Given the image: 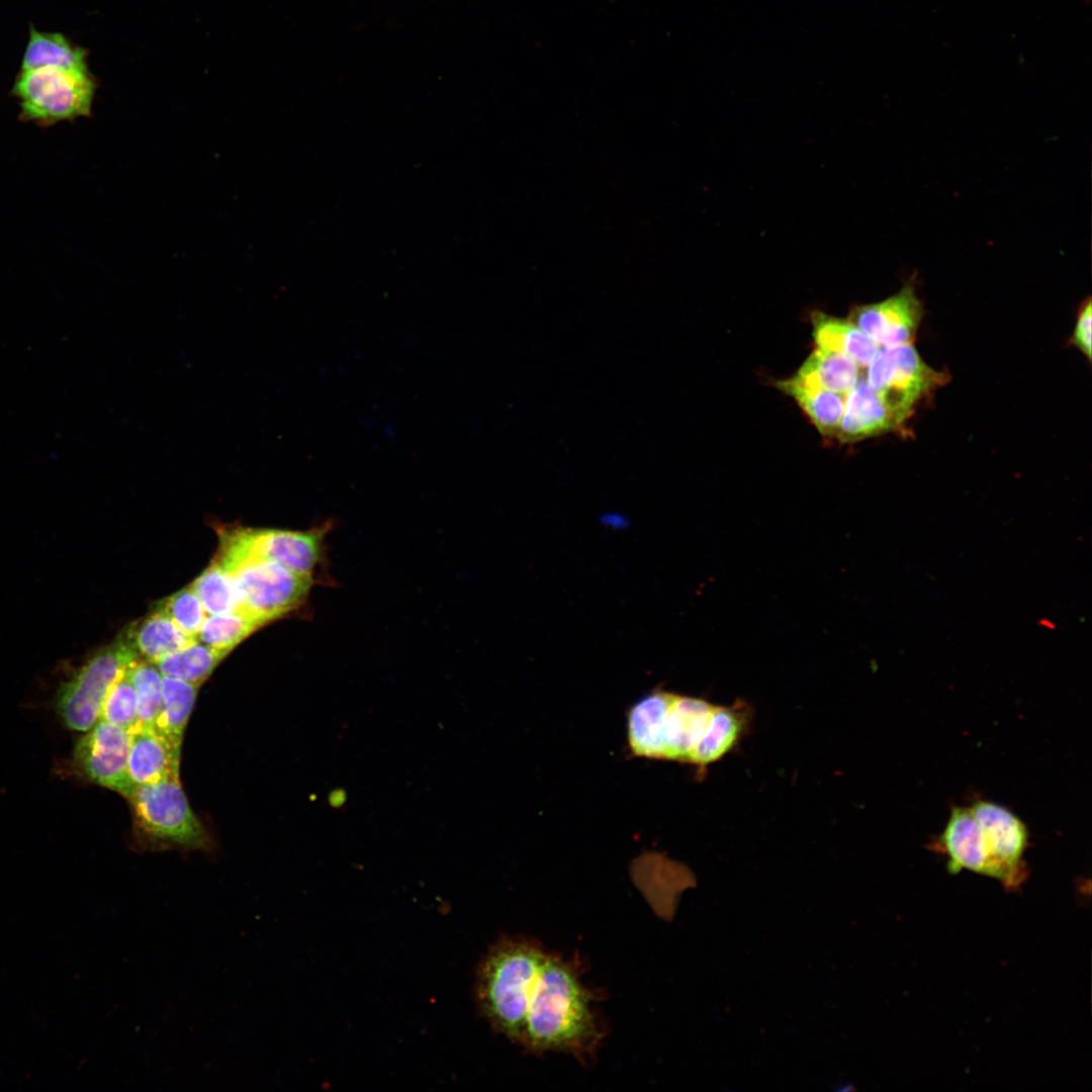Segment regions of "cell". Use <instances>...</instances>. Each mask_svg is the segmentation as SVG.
Returning <instances> with one entry per match:
<instances>
[{"instance_id": "obj_25", "label": "cell", "mask_w": 1092, "mask_h": 1092, "mask_svg": "<svg viewBox=\"0 0 1092 1092\" xmlns=\"http://www.w3.org/2000/svg\"><path fill=\"white\" fill-rule=\"evenodd\" d=\"M207 615L243 611L234 576L215 560L190 584Z\"/></svg>"}, {"instance_id": "obj_2", "label": "cell", "mask_w": 1092, "mask_h": 1092, "mask_svg": "<svg viewBox=\"0 0 1092 1092\" xmlns=\"http://www.w3.org/2000/svg\"><path fill=\"white\" fill-rule=\"evenodd\" d=\"M547 954L523 939H504L480 965L477 1002L490 1024L520 1043L530 999Z\"/></svg>"}, {"instance_id": "obj_14", "label": "cell", "mask_w": 1092, "mask_h": 1092, "mask_svg": "<svg viewBox=\"0 0 1092 1092\" xmlns=\"http://www.w3.org/2000/svg\"><path fill=\"white\" fill-rule=\"evenodd\" d=\"M129 733L127 775L134 787L179 777L181 747L154 727H138Z\"/></svg>"}, {"instance_id": "obj_3", "label": "cell", "mask_w": 1092, "mask_h": 1092, "mask_svg": "<svg viewBox=\"0 0 1092 1092\" xmlns=\"http://www.w3.org/2000/svg\"><path fill=\"white\" fill-rule=\"evenodd\" d=\"M333 526L328 520L305 531L225 529L219 533L220 544L214 560L231 570L246 558L260 557L275 561L314 583L331 585L326 542Z\"/></svg>"}, {"instance_id": "obj_16", "label": "cell", "mask_w": 1092, "mask_h": 1092, "mask_svg": "<svg viewBox=\"0 0 1092 1092\" xmlns=\"http://www.w3.org/2000/svg\"><path fill=\"white\" fill-rule=\"evenodd\" d=\"M898 426V422L867 380L858 379L845 395L844 411L837 429L840 439L855 441Z\"/></svg>"}, {"instance_id": "obj_22", "label": "cell", "mask_w": 1092, "mask_h": 1092, "mask_svg": "<svg viewBox=\"0 0 1092 1092\" xmlns=\"http://www.w3.org/2000/svg\"><path fill=\"white\" fill-rule=\"evenodd\" d=\"M823 435L836 432L844 411L845 396L825 389L807 386L793 377L778 382Z\"/></svg>"}, {"instance_id": "obj_10", "label": "cell", "mask_w": 1092, "mask_h": 1092, "mask_svg": "<svg viewBox=\"0 0 1092 1092\" xmlns=\"http://www.w3.org/2000/svg\"><path fill=\"white\" fill-rule=\"evenodd\" d=\"M979 822L991 858L992 878L1005 888L1015 890L1026 877L1023 854L1028 844V831L1020 818L1007 808L990 801L978 800L970 807Z\"/></svg>"}, {"instance_id": "obj_18", "label": "cell", "mask_w": 1092, "mask_h": 1092, "mask_svg": "<svg viewBox=\"0 0 1092 1092\" xmlns=\"http://www.w3.org/2000/svg\"><path fill=\"white\" fill-rule=\"evenodd\" d=\"M811 323L817 347L847 356L857 366H868L880 349V346L851 321L816 310L811 314Z\"/></svg>"}, {"instance_id": "obj_8", "label": "cell", "mask_w": 1092, "mask_h": 1092, "mask_svg": "<svg viewBox=\"0 0 1092 1092\" xmlns=\"http://www.w3.org/2000/svg\"><path fill=\"white\" fill-rule=\"evenodd\" d=\"M945 379L907 343L880 347L868 365L866 380L900 425L917 401Z\"/></svg>"}, {"instance_id": "obj_26", "label": "cell", "mask_w": 1092, "mask_h": 1092, "mask_svg": "<svg viewBox=\"0 0 1092 1092\" xmlns=\"http://www.w3.org/2000/svg\"><path fill=\"white\" fill-rule=\"evenodd\" d=\"M263 624L244 611L207 615L197 640L216 649L233 650Z\"/></svg>"}, {"instance_id": "obj_24", "label": "cell", "mask_w": 1092, "mask_h": 1092, "mask_svg": "<svg viewBox=\"0 0 1092 1092\" xmlns=\"http://www.w3.org/2000/svg\"><path fill=\"white\" fill-rule=\"evenodd\" d=\"M230 653L198 640L155 662L161 673L200 686Z\"/></svg>"}, {"instance_id": "obj_27", "label": "cell", "mask_w": 1092, "mask_h": 1092, "mask_svg": "<svg viewBox=\"0 0 1092 1092\" xmlns=\"http://www.w3.org/2000/svg\"><path fill=\"white\" fill-rule=\"evenodd\" d=\"M126 671L138 700V721L134 728L154 727L162 707L163 674L155 663L146 660L132 662Z\"/></svg>"}, {"instance_id": "obj_23", "label": "cell", "mask_w": 1092, "mask_h": 1092, "mask_svg": "<svg viewBox=\"0 0 1092 1092\" xmlns=\"http://www.w3.org/2000/svg\"><path fill=\"white\" fill-rule=\"evenodd\" d=\"M197 690L196 685L163 675L162 707L154 728L179 747H181L184 730L195 703Z\"/></svg>"}, {"instance_id": "obj_13", "label": "cell", "mask_w": 1092, "mask_h": 1092, "mask_svg": "<svg viewBox=\"0 0 1092 1092\" xmlns=\"http://www.w3.org/2000/svg\"><path fill=\"white\" fill-rule=\"evenodd\" d=\"M938 842L945 852L947 870H968L991 877L990 853L983 830L970 808L953 807Z\"/></svg>"}, {"instance_id": "obj_6", "label": "cell", "mask_w": 1092, "mask_h": 1092, "mask_svg": "<svg viewBox=\"0 0 1092 1092\" xmlns=\"http://www.w3.org/2000/svg\"><path fill=\"white\" fill-rule=\"evenodd\" d=\"M126 799L139 829L150 839L191 849L207 844V832L193 813L179 777L136 786Z\"/></svg>"}, {"instance_id": "obj_30", "label": "cell", "mask_w": 1092, "mask_h": 1092, "mask_svg": "<svg viewBox=\"0 0 1092 1092\" xmlns=\"http://www.w3.org/2000/svg\"><path fill=\"white\" fill-rule=\"evenodd\" d=\"M1092 306L1091 300L1088 298L1079 314L1076 322L1072 341L1074 345L1087 357H1091V318H1092Z\"/></svg>"}, {"instance_id": "obj_1", "label": "cell", "mask_w": 1092, "mask_h": 1092, "mask_svg": "<svg viewBox=\"0 0 1092 1092\" xmlns=\"http://www.w3.org/2000/svg\"><path fill=\"white\" fill-rule=\"evenodd\" d=\"M592 993L574 964L548 956L534 986L520 1043L534 1052L583 1057L602 1037L590 1009Z\"/></svg>"}, {"instance_id": "obj_5", "label": "cell", "mask_w": 1092, "mask_h": 1092, "mask_svg": "<svg viewBox=\"0 0 1092 1092\" xmlns=\"http://www.w3.org/2000/svg\"><path fill=\"white\" fill-rule=\"evenodd\" d=\"M136 660L121 635L90 656L59 689L57 712L64 724L77 732L94 726L114 680Z\"/></svg>"}, {"instance_id": "obj_4", "label": "cell", "mask_w": 1092, "mask_h": 1092, "mask_svg": "<svg viewBox=\"0 0 1092 1092\" xmlns=\"http://www.w3.org/2000/svg\"><path fill=\"white\" fill-rule=\"evenodd\" d=\"M95 89L88 69L43 67L21 70L12 93L23 120L49 125L89 115Z\"/></svg>"}, {"instance_id": "obj_7", "label": "cell", "mask_w": 1092, "mask_h": 1092, "mask_svg": "<svg viewBox=\"0 0 1092 1092\" xmlns=\"http://www.w3.org/2000/svg\"><path fill=\"white\" fill-rule=\"evenodd\" d=\"M229 572L239 587L243 611L263 625L303 607L315 584L275 561L260 557L246 558Z\"/></svg>"}, {"instance_id": "obj_20", "label": "cell", "mask_w": 1092, "mask_h": 1092, "mask_svg": "<svg viewBox=\"0 0 1092 1092\" xmlns=\"http://www.w3.org/2000/svg\"><path fill=\"white\" fill-rule=\"evenodd\" d=\"M807 386L846 395L859 379L857 364L847 356L816 347L795 376Z\"/></svg>"}, {"instance_id": "obj_12", "label": "cell", "mask_w": 1092, "mask_h": 1092, "mask_svg": "<svg viewBox=\"0 0 1092 1092\" xmlns=\"http://www.w3.org/2000/svg\"><path fill=\"white\" fill-rule=\"evenodd\" d=\"M714 706L701 698L671 694L660 724L661 760L689 762Z\"/></svg>"}, {"instance_id": "obj_15", "label": "cell", "mask_w": 1092, "mask_h": 1092, "mask_svg": "<svg viewBox=\"0 0 1092 1092\" xmlns=\"http://www.w3.org/2000/svg\"><path fill=\"white\" fill-rule=\"evenodd\" d=\"M752 718L751 707L737 700L730 706L715 705L689 762L705 768L721 759L740 741Z\"/></svg>"}, {"instance_id": "obj_28", "label": "cell", "mask_w": 1092, "mask_h": 1092, "mask_svg": "<svg viewBox=\"0 0 1092 1092\" xmlns=\"http://www.w3.org/2000/svg\"><path fill=\"white\" fill-rule=\"evenodd\" d=\"M125 668L114 680L102 705L99 720L130 732L138 721V700Z\"/></svg>"}, {"instance_id": "obj_29", "label": "cell", "mask_w": 1092, "mask_h": 1092, "mask_svg": "<svg viewBox=\"0 0 1092 1092\" xmlns=\"http://www.w3.org/2000/svg\"><path fill=\"white\" fill-rule=\"evenodd\" d=\"M156 609L168 616L185 634L196 639L207 614L189 585L159 602Z\"/></svg>"}, {"instance_id": "obj_17", "label": "cell", "mask_w": 1092, "mask_h": 1092, "mask_svg": "<svg viewBox=\"0 0 1092 1092\" xmlns=\"http://www.w3.org/2000/svg\"><path fill=\"white\" fill-rule=\"evenodd\" d=\"M120 635L139 660L153 663L197 640L158 609L129 625Z\"/></svg>"}, {"instance_id": "obj_19", "label": "cell", "mask_w": 1092, "mask_h": 1092, "mask_svg": "<svg viewBox=\"0 0 1092 1092\" xmlns=\"http://www.w3.org/2000/svg\"><path fill=\"white\" fill-rule=\"evenodd\" d=\"M671 694L653 691L630 708L627 716L628 744L635 756L660 760V723Z\"/></svg>"}, {"instance_id": "obj_9", "label": "cell", "mask_w": 1092, "mask_h": 1092, "mask_svg": "<svg viewBox=\"0 0 1092 1092\" xmlns=\"http://www.w3.org/2000/svg\"><path fill=\"white\" fill-rule=\"evenodd\" d=\"M129 743L127 730L98 720L77 742L74 766L88 781L126 798L134 788L127 775Z\"/></svg>"}, {"instance_id": "obj_21", "label": "cell", "mask_w": 1092, "mask_h": 1092, "mask_svg": "<svg viewBox=\"0 0 1092 1092\" xmlns=\"http://www.w3.org/2000/svg\"><path fill=\"white\" fill-rule=\"evenodd\" d=\"M43 67L88 69L86 52L58 32H42L30 27L21 70Z\"/></svg>"}, {"instance_id": "obj_11", "label": "cell", "mask_w": 1092, "mask_h": 1092, "mask_svg": "<svg viewBox=\"0 0 1092 1092\" xmlns=\"http://www.w3.org/2000/svg\"><path fill=\"white\" fill-rule=\"evenodd\" d=\"M922 317V305L911 284L876 303L857 306L852 323L880 347L911 343Z\"/></svg>"}]
</instances>
